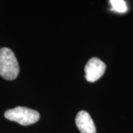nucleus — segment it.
Wrapping results in <instances>:
<instances>
[{"instance_id": "obj_1", "label": "nucleus", "mask_w": 133, "mask_h": 133, "mask_svg": "<svg viewBox=\"0 0 133 133\" xmlns=\"http://www.w3.org/2000/svg\"><path fill=\"white\" fill-rule=\"evenodd\" d=\"M19 72L18 61L14 52L7 48L0 49V76L6 80H14Z\"/></svg>"}, {"instance_id": "obj_2", "label": "nucleus", "mask_w": 133, "mask_h": 133, "mask_svg": "<svg viewBox=\"0 0 133 133\" xmlns=\"http://www.w3.org/2000/svg\"><path fill=\"white\" fill-rule=\"evenodd\" d=\"M5 117L22 126H28L37 122L40 118V115L36 110L23 107H17L7 110L5 112Z\"/></svg>"}, {"instance_id": "obj_3", "label": "nucleus", "mask_w": 133, "mask_h": 133, "mask_svg": "<svg viewBox=\"0 0 133 133\" xmlns=\"http://www.w3.org/2000/svg\"><path fill=\"white\" fill-rule=\"evenodd\" d=\"M106 65L98 58H92L87 63L85 71L86 80L89 82H95L104 75Z\"/></svg>"}, {"instance_id": "obj_4", "label": "nucleus", "mask_w": 133, "mask_h": 133, "mask_svg": "<svg viewBox=\"0 0 133 133\" xmlns=\"http://www.w3.org/2000/svg\"><path fill=\"white\" fill-rule=\"evenodd\" d=\"M76 124L81 133H96V129L90 115L86 111H80L76 118Z\"/></svg>"}, {"instance_id": "obj_5", "label": "nucleus", "mask_w": 133, "mask_h": 133, "mask_svg": "<svg viewBox=\"0 0 133 133\" xmlns=\"http://www.w3.org/2000/svg\"><path fill=\"white\" fill-rule=\"evenodd\" d=\"M109 2L112 5V9L116 12L122 14L127 11V4L123 0H111Z\"/></svg>"}]
</instances>
